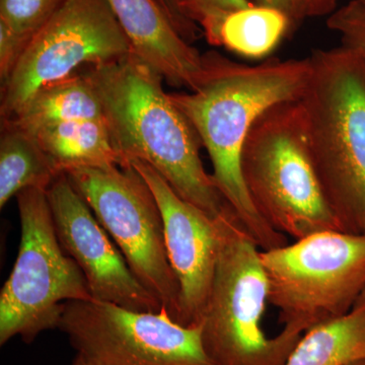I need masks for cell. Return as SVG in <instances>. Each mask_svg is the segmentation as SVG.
Listing matches in <instances>:
<instances>
[{
  "mask_svg": "<svg viewBox=\"0 0 365 365\" xmlns=\"http://www.w3.org/2000/svg\"><path fill=\"white\" fill-rule=\"evenodd\" d=\"M66 176L139 282L179 324L181 289L165 249L163 216L145 180L128 167L76 168Z\"/></svg>",
  "mask_w": 365,
  "mask_h": 365,
  "instance_id": "obj_8",
  "label": "cell"
},
{
  "mask_svg": "<svg viewBox=\"0 0 365 365\" xmlns=\"http://www.w3.org/2000/svg\"><path fill=\"white\" fill-rule=\"evenodd\" d=\"M361 1H364L365 2V0H361Z\"/></svg>",
  "mask_w": 365,
  "mask_h": 365,
  "instance_id": "obj_28",
  "label": "cell"
},
{
  "mask_svg": "<svg viewBox=\"0 0 365 365\" xmlns=\"http://www.w3.org/2000/svg\"><path fill=\"white\" fill-rule=\"evenodd\" d=\"M215 222L217 262L199 324L206 354L215 365H284L302 334L283 328L266 336L268 282L261 250L227 203Z\"/></svg>",
  "mask_w": 365,
  "mask_h": 365,
  "instance_id": "obj_4",
  "label": "cell"
},
{
  "mask_svg": "<svg viewBox=\"0 0 365 365\" xmlns=\"http://www.w3.org/2000/svg\"><path fill=\"white\" fill-rule=\"evenodd\" d=\"M309 60L300 101L314 169L342 232L365 235V57L340 45Z\"/></svg>",
  "mask_w": 365,
  "mask_h": 365,
  "instance_id": "obj_3",
  "label": "cell"
},
{
  "mask_svg": "<svg viewBox=\"0 0 365 365\" xmlns=\"http://www.w3.org/2000/svg\"><path fill=\"white\" fill-rule=\"evenodd\" d=\"M337 4L338 0H288L287 14L292 26L306 19L332 14Z\"/></svg>",
  "mask_w": 365,
  "mask_h": 365,
  "instance_id": "obj_23",
  "label": "cell"
},
{
  "mask_svg": "<svg viewBox=\"0 0 365 365\" xmlns=\"http://www.w3.org/2000/svg\"><path fill=\"white\" fill-rule=\"evenodd\" d=\"M182 11L202 29L208 43L215 38L222 19L227 14L253 6L251 0H179Z\"/></svg>",
  "mask_w": 365,
  "mask_h": 365,
  "instance_id": "obj_21",
  "label": "cell"
},
{
  "mask_svg": "<svg viewBox=\"0 0 365 365\" xmlns=\"http://www.w3.org/2000/svg\"><path fill=\"white\" fill-rule=\"evenodd\" d=\"M242 172L255 207L278 232L299 240L342 232L314 169L302 101L259 117L242 148Z\"/></svg>",
  "mask_w": 365,
  "mask_h": 365,
  "instance_id": "obj_5",
  "label": "cell"
},
{
  "mask_svg": "<svg viewBox=\"0 0 365 365\" xmlns=\"http://www.w3.org/2000/svg\"><path fill=\"white\" fill-rule=\"evenodd\" d=\"M59 175L33 134L11 124H2L0 208L24 190H47Z\"/></svg>",
  "mask_w": 365,
  "mask_h": 365,
  "instance_id": "obj_17",
  "label": "cell"
},
{
  "mask_svg": "<svg viewBox=\"0 0 365 365\" xmlns=\"http://www.w3.org/2000/svg\"><path fill=\"white\" fill-rule=\"evenodd\" d=\"M95 119H105L97 91L85 74H73L43 86L13 119L1 123L35 135L53 125Z\"/></svg>",
  "mask_w": 365,
  "mask_h": 365,
  "instance_id": "obj_15",
  "label": "cell"
},
{
  "mask_svg": "<svg viewBox=\"0 0 365 365\" xmlns=\"http://www.w3.org/2000/svg\"><path fill=\"white\" fill-rule=\"evenodd\" d=\"M133 53L107 0H66L29 41L2 83L1 121L13 119L43 86L73 76L79 66L105 63Z\"/></svg>",
  "mask_w": 365,
  "mask_h": 365,
  "instance_id": "obj_9",
  "label": "cell"
},
{
  "mask_svg": "<svg viewBox=\"0 0 365 365\" xmlns=\"http://www.w3.org/2000/svg\"><path fill=\"white\" fill-rule=\"evenodd\" d=\"M16 201L21 242L0 294L1 346L14 337L31 344L44 331L58 329L66 302L93 299L85 275L60 245L47 190H24Z\"/></svg>",
  "mask_w": 365,
  "mask_h": 365,
  "instance_id": "obj_7",
  "label": "cell"
},
{
  "mask_svg": "<svg viewBox=\"0 0 365 365\" xmlns=\"http://www.w3.org/2000/svg\"><path fill=\"white\" fill-rule=\"evenodd\" d=\"M66 0H0V21L30 41Z\"/></svg>",
  "mask_w": 365,
  "mask_h": 365,
  "instance_id": "obj_19",
  "label": "cell"
},
{
  "mask_svg": "<svg viewBox=\"0 0 365 365\" xmlns=\"http://www.w3.org/2000/svg\"><path fill=\"white\" fill-rule=\"evenodd\" d=\"M327 26L337 34L341 46L365 57V2L349 0L329 16Z\"/></svg>",
  "mask_w": 365,
  "mask_h": 365,
  "instance_id": "obj_20",
  "label": "cell"
},
{
  "mask_svg": "<svg viewBox=\"0 0 365 365\" xmlns=\"http://www.w3.org/2000/svg\"><path fill=\"white\" fill-rule=\"evenodd\" d=\"M34 136L59 174L76 168L124 167L105 119L53 125Z\"/></svg>",
  "mask_w": 365,
  "mask_h": 365,
  "instance_id": "obj_14",
  "label": "cell"
},
{
  "mask_svg": "<svg viewBox=\"0 0 365 365\" xmlns=\"http://www.w3.org/2000/svg\"><path fill=\"white\" fill-rule=\"evenodd\" d=\"M85 76L124 167L134 160L148 163L182 200L215 220L227 202L204 168L198 134L163 90V76L134 53L91 66Z\"/></svg>",
  "mask_w": 365,
  "mask_h": 365,
  "instance_id": "obj_2",
  "label": "cell"
},
{
  "mask_svg": "<svg viewBox=\"0 0 365 365\" xmlns=\"http://www.w3.org/2000/svg\"><path fill=\"white\" fill-rule=\"evenodd\" d=\"M346 365H365V359L356 360V361L350 362Z\"/></svg>",
  "mask_w": 365,
  "mask_h": 365,
  "instance_id": "obj_27",
  "label": "cell"
},
{
  "mask_svg": "<svg viewBox=\"0 0 365 365\" xmlns=\"http://www.w3.org/2000/svg\"><path fill=\"white\" fill-rule=\"evenodd\" d=\"M47 197L60 245L85 275L93 299L132 311L160 313V302L132 273L66 174L48 187Z\"/></svg>",
  "mask_w": 365,
  "mask_h": 365,
  "instance_id": "obj_11",
  "label": "cell"
},
{
  "mask_svg": "<svg viewBox=\"0 0 365 365\" xmlns=\"http://www.w3.org/2000/svg\"><path fill=\"white\" fill-rule=\"evenodd\" d=\"M71 365H90L88 364V362L86 361V360H83L81 359V356H78V355H76V359H73V361H72V364Z\"/></svg>",
  "mask_w": 365,
  "mask_h": 365,
  "instance_id": "obj_26",
  "label": "cell"
},
{
  "mask_svg": "<svg viewBox=\"0 0 365 365\" xmlns=\"http://www.w3.org/2000/svg\"><path fill=\"white\" fill-rule=\"evenodd\" d=\"M251 1L258 6L277 7L287 13L288 0H251Z\"/></svg>",
  "mask_w": 365,
  "mask_h": 365,
  "instance_id": "obj_25",
  "label": "cell"
},
{
  "mask_svg": "<svg viewBox=\"0 0 365 365\" xmlns=\"http://www.w3.org/2000/svg\"><path fill=\"white\" fill-rule=\"evenodd\" d=\"M260 256L268 302L294 332L345 316L365 292V235L325 230Z\"/></svg>",
  "mask_w": 365,
  "mask_h": 365,
  "instance_id": "obj_6",
  "label": "cell"
},
{
  "mask_svg": "<svg viewBox=\"0 0 365 365\" xmlns=\"http://www.w3.org/2000/svg\"><path fill=\"white\" fill-rule=\"evenodd\" d=\"M58 329L90 365H215L201 327L180 325L163 312L72 300L64 304Z\"/></svg>",
  "mask_w": 365,
  "mask_h": 365,
  "instance_id": "obj_10",
  "label": "cell"
},
{
  "mask_svg": "<svg viewBox=\"0 0 365 365\" xmlns=\"http://www.w3.org/2000/svg\"><path fill=\"white\" fill-rule=\"evenodd\" d=\"M202 83L191 93H170L207 150L213 181L261 251L287 244V235L268 225L255 207L242 172V153L263 113L299 101L311 76V60L269 59L247 66L210 52Z\"/></svg>",
  "mask_w": 365,
  "mask_h": 365,
  "instance_id": "obj_1",
  "label": "cell"
},
{
  "mask_svg": "<svg viewBox=\"0 0 365 365\" xmlns=\"http://www.w3.org/2000/svg\"><path fill=\"white\" fill-rule=\"evenodd\" d=\"M28 43V40L0 21V78L2 83L11 76Z\"/></svg>",
  "mask_w": 365,
  "mask_h": 365,
  "instance_id": "obj_22",
  "label": "cell"
},
{
  "mask_svg": "<svg viewBox=\"0 0 365 365\" xmlns=\"http://www.w3.org/2000/svg\"><path fill=\"white\" fill-rule=\"evenodd\" d=\"M155 1L163 9V13L167 14L180 35L192 44V42L198 37L200 28L185 14L179 0H155Z\"/></svg>",
  "mask_w": 365,
  "mask_h": 365,
  "instance_id": "obj_24",
  "label": "cell"
},
{
  "mask_svg": "<svg viewBox=\"0 0 365 365\" xmlns=\"http://www.w3.org/2000/svg\"><path fill=\"white\" fill-rule=\"evenodd\" d=\"M148 182L163 216L165 249L181 289L179 324L197 327L207 307L218 252L215 220L182 200L148 163L130 160Z\"/></svg>",
  "mask_w": 365,
  "mask_h": 365,
  "instance_id": "obj_12",
  "label": "cell"
},
{
  "mask_svg": "<svg viewBox=\"0 0 365 365\" xmlns=\"http://www.w3.org/2000/svg\"><path fill=\"white\" fill-rule=\"evenodd\" d=\"M133 53L173 86L195 91L205 58L180 35L155 0H107Z\"/></svg>",
  "mask_w": 365,
  "mask_h": 365,
  "instance_id": "obj_13",
  "label": "cell"
},
{
  "mask_svg": "<svg viewBox=\"0 0 365 365\" xmlns=\"http://www.w3.org/2000/svg\"><path fill=\"white\" fill-rule=\"evenodd\" d=\"M290 26L289 16L282 9L253 4L227 14L210 44L250 58H261L273 51Z\"/></svg>",
  "mask_w": 365,
  "mask_h": 365,
  "instance_id": "obj_18",
  "label": "cell"
},
{
  "mask_svg": "<svg viewBox=\"0 0 365 365\" xmlns=\"http://www.w3.org/2000/svg\"><path fill=\"white\" fill-rule=\"evenodd\" d=\"M365 359V292L349 313L307 331L284 365H346Z\"/></svg>",
  "mask_w": 365,
  "mask_h": 365,
  "instance_id": "obj_16",
  "label": "cell"
}]
</instances>
